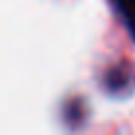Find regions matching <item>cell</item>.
<instances>
[{
	"label": "cell",
	"mask_w": 135,
	"mask_h": 135,
	"mask_svg": "<svg viewBox=\"0 0 135 135\" xmlns=\"http://www.w3.org/2000/svg\"><path fill=\"white\" fill-rule=\"evenodd\" d=\"M113 4L119 10V14L125 18L127 26L135 38V0H113Z\"/></svg>",
	"instance_id": "cell-1"
}]
</instances>
